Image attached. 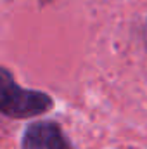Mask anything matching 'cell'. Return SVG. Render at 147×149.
Here are the masks:
<instances>
[{"instance_id":"1","label":"cell","mask_w":147,"mask_h":149,"mask_svg":"<svg viewBox=\"0 0 147 149\" xmlns=\"http://www.w3.org/2000/svg\"><path fill=\"white\" fill-rule=\"evenodd\" d=\"M52 106L54 101L49 97V94L19 87L12 73L0 66V113L2 114L16 120H26L47 113Z\"/></svg>"},{"instance_id":"2","label":"cell","mask_w":147,"mask_h":149,"mask_svg":"<svg viewBox=\"0 0 147 149\" xmlns=\"http://www.w3.org/2000/svg\"><path fill=\"white\" fill-rule=\"evenodd\" d=\"M23 149H73L55 121L31 123L23 135Z\"/></svg>"}]
</instances>
